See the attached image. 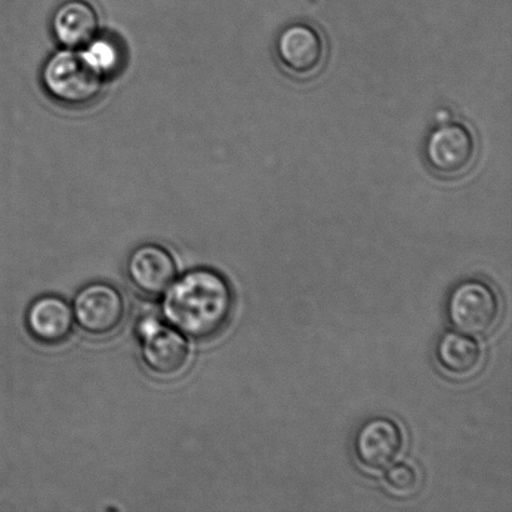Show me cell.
<instances>
[{"mask_svg": "<svg viewBox=\"0 0 512 512\" xmlns=\"http://www.w3.org/2000/svg\"><path fill=\"white\" fill-rule=\"evenodd\" d=\"M353 446L360 465L383 470L399 458L404 448L403 430L388 416H373L356 430Z\"/></svg>", "mask_w": 512, "mask_h": 512, "instance_id": "cell-8", "label": "cell"}, {"mask_svg": "<svg viewBox=\"0 0 512 512\" xmlns=\"http://www.w3.org/2000/svg\"><path fill=\"white\" fill-rule=\"evenodd\" d=\"M82 54L104 79L117 72L122 64L119 45L107 37L97 35L92 42L85 45Z\"/></svg>", "mask_w": 512, "mask_h": 512, "instance_id": "cell-13", "label": "cell"}, {"mask_svg": "<svg viewBox=\"0 0 512 512\" xmlns=\"http://www.w3.org/2000/svg\"><path fill=\"white\" fill-rule=\"evenodd\" d=\"M72 305L58 295H43L29 305L25 325L30 336L43 345H60L72 335Z\"/></svg>", "mask_w": 512, "mask_h": 512, "instance_id": "cell-10", "label": "cell"}, {"mask_svg": "<svg viewBox=\"0 0 512 512\" xmlns=\"http://www.w3.org/2000/svg\"><path fill=\"white\" fill-rule=\"evenodd\" d=\"M140 341V355L153 374L172 378L183 373L192 358L187 336L179 333L157 316L144 315L135 326Z\"/></svg>", "mask_w": 512, "mask_h": 512, "instance_id": "cell-6", "label": "cell"}, {"mask_svg": "<svg viewBox=\"0 0 512 512\" xmlns=\"http://www.w3.org/2000/svg\"><path fill=\"white\" fill-rule=\"evenodd\" d=\"M42 80L50 97L68 105L92 103L104 82L82 52L74 49L53 54L44 64Z\"/></svg>", "mask_w": 512, "mask_h": 512, "instance_id": "cell-4", "label": "cell"}, {"mask_svg": "<svg viewBox=\"0 0 512 512\" xmlns=\"http://www.w3.org/2000/svg\"><path fill=\"white\" fill-rule=\"evenodd\" d=\"M52 29L65 49H82L98 35L97 9L87 0H67L55 10Z\"/></svg>", "mask_w": 512, "mask_h": 512, "instance_id": "cell-11", "label": "cell"}, {"mask_svg": "<svg viewBox=\"0 0 512 512\" xmlns=\"http://www.w3.org/2000/svg\"><path fill=\"white\" fill-rule=\"evenodd\" d=\"M273 50L279 68L298 82H309L319 77L328 62L325 35L308 22L285 25L276 35Z\"/></svg>", "mask_w": 512, "mask_h": 512, "instance_id": "cell-3", "label": "cell"}, {"mask_svg": "<svg viewBox=\"0 0 512 512\" xmlns=\"http://www.w3.org/2000/svg\"><path fill=\"white\" fill-rule=\"evenodd\" d=\"M385 481L395 494L409 495L418 488V470L405 461H399V463L391 464L386 468Z\"/></svg>", "mask_w": 512, "mask_h": 512, "instance_id": "cell-14", "label": "cell"}, {"mask_svg": "<svg viewBox=\"0 0 512 512\" xmlns=\"http://www.w3.org/2000/svg\"><path fill=\"white\" fill-rule=\"evenodd\" d=\"M234 291L223 274L210 268L188 271L163 294L162 314L169 326L195 340L222 334L232 319Z\"/></svg>", "mask_w": 512, "mask_h": 512, "instance_id": "cell-1", "label": "cell"}, {"mask_svg": "<svg viewBox=\"0 0 512 512\" xmlns=\"http://www.w3.org/2000/svg\"><path fill=\"white\" fill-rule=\"evenodd\" d=\"M127 276L139 293L160 296L178 278L177 261L162 245H140L129 255Z\"/></svg>", "mask_w": 512, "mask_h": 512, "instance_id": "cell-9", "label": "cell"}, {"mask_svg": "<svg viewBox=\"0 0 512 512\" xmlns=\"http://www.w3.org/2000/svg\"><path fill=\"white\" fill-rule=\"evenodd\" d=\"M72 310L79 328L92 336H108L118 331L127 315L124 295L117 286L94 281L75 294Z\"/></svg>", "mask_w": 512, "mask_h": 512, "instance_id": "cell-7", "label": "cell"}, {"mask_svg": "<svg viewBox=\"0 0 512 512\" xmlns=\"http://www.w3.org/2000/svg\"><path fill=\"white\" fill-rule=\"evenodd\" d=\"M435 358L446 374L469 378L481 368L484 351L473 336L448 330L436 341Z\"/></svg>", "mask_w": 512, "mask_h": 512, "instance_id": "cell-12", "label": "cell"}, {"mask_svg": "<svg viewBox=\"0 0 512 512\" xmlns=\"http://www.w3.org/2000/svg\"><path fill=\"white\" fill-rule=\"evenodd\" d=\"M480 154L478 135L469 123L453 117L436 122L425 135L423 160L436 178L459 180L475 168Z\"/></svg>", "mask_w": 512, "mask_h": 512, "instance_id": "cell-2", "label": "cell"}, {"mask_svg": "<svg viewBox=\"0 0 512 512\" xmlns=\"http://www.w3.org/2000/svg\"><path fill=\"white\" fill-rule=\"evenodd\" d=\"M446 316L460 333L484 336L493 331L500 319L501 305L493 286L480 279H465L450 290Z\"/></svg>", "mask_w": 512, "mask_h": 512, "instance_id": "cell-5", "label": "cell"}]
</instances>
